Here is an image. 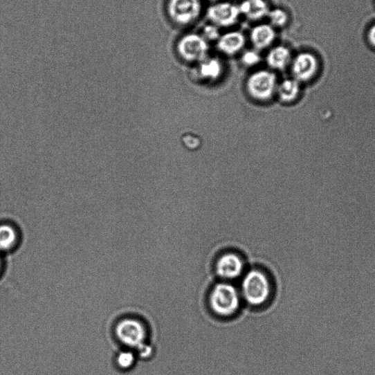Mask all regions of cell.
<instances>
[{"instance_id": "obj_4", "label": "cell", "mask_w": 375, "mask_h": 375, "mask_svg": "<svg viewBox=\"0 0 375 375\" xmlns=\"http://www.w3.org/2000/svg\"><path fill=\"white\" fill-rule=\"evenodd\" d=\"M210 44L200 33H189L182 35L176 44V53L187 64H197L209 55Z\"/></svg>"}, {"instance_id": "obj_3", "label": "cell", "mask_w": 375, "mask_h": 375, "mask_svg": "<svg viewBox=\"0 0 375 375\" xmlns=\"http://www.w3.org/2000/svg\"><path fill=\"white\" fill-rule=\"evenodd\" d=\"M166 11L174 24L190 27L203 15V0H167Z\"/></svg>"}, {"instance_id": "obj_15", "label": "cell", "mask_w": 375, "mask_h": 375, "mask_svg": "<svg viewBox=\"0 0 375 375\" xmlns=\"http://www.w3.org/2000/svg\"><path fill=\"white\" fill-rule=\"evenodd\" d=\"M19 240V234L10 224L0 225V251L8 252L14 248Z\"/></svg>"}, {"instance_id": "obj_16", "label": "cell", "mask_w": 375, "mask_h": 375, "mask_svg": "<svg viewBox=\"0 0 375 375\" xmlns=\"http://www.w3.org/2000/svg\"><path fill=\"white\" fill-rule=\"evenodd\" d=\"M300 92V82L295 79L284 80L279 86V94L282 101L291 102L298 97Z\"/></svg>"}, {"instance_id": "obj_20", "label": "cell", "mask_w": 375, "mask_h": 375, "mask_svg": "<svg viewBox=\"0 0 375 375\" xmlns=\"http://www.w3.org/2000/svg\"><path fill=\"white\" fill-rule=\"evenodd\" d=\"M204 39L209 43H217L219 40L221 33V29L215 26L214 24L208 23L203 28L202 32L200 33Z\"/></svg>"}, {"instance_id": "obj_8", "label": "cell", "mask_w": 375, "mask_h": 375, "mask_svg": "<svg viewBox=\"0 0 375 375\" xmlns=\"http://www.w3.org/2000/svg\"><path fill=\"white\" fill-rule=\"evenodd\" d=\"M290 68L293 79L298 82H306L315 76L319 60L314 54L303 52L293 57Z\"/></svg>"}, {"instance_id": "obj_14", "label": "cell", "mask_w": 375, "mask_h": 375, "mask_svg": "<svg viewBox=\"0 0 375 375\" xmlns=\"http://www.w3.org/2000/svg\"><path fill=\"white\" fill-rule=\"evenodd\" d=\"M224 66L221 59L217 56L208 55L196 64L199 77L208 81H216L223 72Z\"/></svg>"}, {"instance_id": "obj_1", "label": "cell", "mask_w": 375, "mask_h": 375, "mask_svg": "<svg viewBox=\"0 0 375 375\" xmlns=\"http://www.w3.org/2000/svg\"><path fill=\"white\" fill-rule=\"evenodd\" d=\"M209 305L217 315L229 318L239 311L241 295L233 285L229 283H219L210 291Z\"/></svg>"}, {"instance_id": "obj_24", "label": "cell", "mask_w": 375, "mask_h": 375, "mask_svg": "<svg viewBox=\"0 0 375 375\" xmlns=\"http://www.w3.org/2000/svg\"><path fill=\"white\" fill-rule=\"evenodd\" d=\"M2 268V259L1 257H0V271H1Z\"/></svg>"}, {"instance_id": "obj_17", "label": "cell", "mask_w": 375, "mask_h": 375, "mask_svg": "<svg viewBox=\"0 0 375 375\" xmlns=\"http://www.w3.org/2000/svg\"><path fill=\"white\" fill-rule=\"evenodd\" d=\"M268 23L277 30L284 28L290 22V15L284 8H271L267 17Z\"/></svg>"}, {"instance_id": "obj_13", "label": "cell", "mask_w": 375, "mask_h": 375, "mask_svg": "<svg viewBox=\"0 0 375 375\" xmlns=\"http://www.w3.org/2000/svg\"><path fill=\"white\" fill-rule=\"evenodd\" d=\"M239 7L241 17L257 23L267 19L271 8L267 0H242Z\"/></svg>"}, {"instance_id": "obj_19", "label": "cell", "mask_w": 375, "mask_h": 375, "mask_svg": "<svg viewBox=\"0 0 375 375\" xmlns=\"http://www.w3.org/2000/svg\"><path fill=\"white\" fill-rule=\"evenodd\" d=\"M136 356L130 351L120 353L116 358V365L122 371L131 369L135 365Z\"/></svg>"}, {"instance_id": "obj_2", "label": "cell", "mask_w": 375, "mask_h": 375, "mask_svg": "<svg viewBox=\"0 0 375 375\" xmlns=\"http://www.w3.org/2000/svg\"><path fill=\"white\" fill-rule=\"evenodd\" d=\"M241 293L249 305L260 307L266 304L271 294L267 275L257 269L248 271L242 282Z\"/></svg>"}, {"instance_id": "obj_10", "label": "cell", "mask_w": 375, "mask_h": 375, "mask_svg": "<svg viewBox=\"0 0 375 375\" xmlns=\"http://www.w3.org/2000/svg\"><path fill=\"white\" fill-rule=\"evenodd\" d=\"M215 269L220 278L232 280L241 276L244 270V264L239 255L228 253L219 257L216 262Z\"/></svg>"}, {"instance_id": "obj_5", "label": "cell", "mask_w": 375, "mask_h": 375, "mask_svg": "<svg viewBox=\"0 0 375 375\" xmlns=\"http://www.w3.org/2000/svg\"><path fill=\"white\" fill-rule=\"evenodd\" d=\"M206 17L209 23L221 29H230L241 18L239 4L228 0L211 3L206 10Z\"/></svg>"}, {"instance_id": "obj_18", "label": "cell", "mask_w": 375, "mask_h": 375, "mask_svg": "<svg viewBox=\"0 0 375 375\" xmlns=\"http://www.w3.org/2000/svg\"><path fill=\"white\" fill-rule=\"evenodd\" d=\"M239 57L241 64L247 68H254L258 66L262 60L261 52L254 48H245Z\"/></svg>"}, {"instance_id": "obj_9", "label": "cell", "mask_w": 375, "mask_h": 375, "mask_svg": "<svg viewBox=\"0 0 375 375\" xmlns=\"http://www.w3.org/2000/svg\"><path fill=\"white\" fill-rule=\"evenodd\" d=\"M246 35L240 30H230L221 33L216 43L220 54L227 57L239 56L246 48Z\"/></svg>"}, {"instance_id": "obj_7", "label": "cell", "mask_w": 375, "mask_h": 375, "mask_svg": "<svg viewBox=\"0 0 375 375\" xmlns=\"http://www.w3.org/2000/svg\"><path fill=\"white\" fill-rule=\"evenodd\" d=\"M277 87V75L270 69L257 70L250 75L247 80L249 93L259 100L270 98Z\"/></svg>"}, {"instance_id": "obj_21", "label": "cell", "mask_w": 375, "mask_h": 375, "mask_svg": "<svg viewBox=\"0 0 375 375\" xmlns=\"http://www.w3.org/2000/svg\"><path fill=\"white\" fill-rule=\"evenodd\" d=\"M137 351H138V354L141 358H146L152 356V348L145 344V345L137 349Z\"/></svg>"}, {"instance_id": "obj_11", "label": "cell", "mask_w": 375, "mask_h": 375, "mask_svg": "<svg viewBox=\"0 0 375 375\" xmlns=\"http://www.w3.org/2000/svg\"><path fill=\"white\" fill-rule=\"evenodd\" d=\"M277 30L268 23H257L250 30L248 40L253 48L262 52L268 50L276 42Z\"/></svg>"}, {"instance_id": "obj_23", "label": "cell", "mask_w": 375, "mask_h": 375, "mask_svg": "<svg viewBox=\"0 0 375 375\" xmlns=\"http://www.w3.org/2000/svg\"><path fill=\"white\" fill-rule=\"evenodd\" d=\"M208 1L211 2L212 3L220 1V0H208Z\"/></svg>"}, {"instance_id": "obj_22", "label": "cell", "mask_w": 375, "mask_h": 375, "mask_svg": "<svg viewBox=\"0 0 375 375\" xmlns=\"http://www.w3.org/2000/svg\"><path fill=\"white\" fill-rule=\"evenodd\" d=\"M367 37L369 44L375 48V24L370 28L367 34Z\"/></svg>"}, {"instance_id": "obj_6", "label": "cell", "mask_w": 375, "mask_h": 375, "mask_svg": "<svg viewBox=\"0 0 375 375\" xmlns=\"http://www.w3.org/2000/svg\"><path fill=\"white\" fill-rule=\"evenodd\" d=\"M115 333L120 343L129 348L138 349L146 343L147 330L145 324L135 318H125L116 327Z\"/></svg>"}, {"instance_id": "obj_12", "label": "cell", "mask_w": 375, "mask_h": 375, "mask_svg": "<svg viewBox=\"0 0 375 375\" xmlns=\"http://www.w3.org/2000/svg\"><path fill=\"white\" fill-rule=\"evenodd\" d=\"M293 57L289 46L274 45L268 50L265 60L270 70L282 71L290 68Z\"/></svg>"}]
</instances>
